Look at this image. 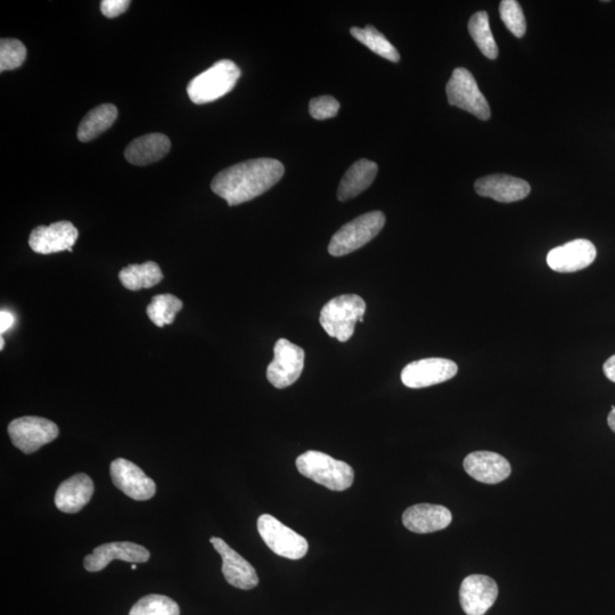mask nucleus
Instances as JSON below:
<instances>
[{
	"label": "nucleus",
	"instance_id": "nucleus-7",
	"mask_svg": "<svg viewBox=\"0 0 615 615\" xmlns=\"http://www.w3.org/2000/svg\"><path fill=\"white\" fill-rule=\"evenodd\" d=\"M258 531L265 544L278 556L289 560H300L308 553L307 539L286 527L272 515L260 516Z\"/></svg>",
	"mask_w": 615,
	"mask_h": 615
},
{
	"label": "nucleus",
	"instance_id": "nucleus-23",
	"mask_svg": "<svg viewBox=\"0 0 615 615\" xmlns=\"http://www.w3.org/2000/svg\"><path fill=\"white\" fill-rule=\"evenodd\" d=\"M118 118V109L113 104H102L87 113L78 128V139L82 143L93 141L113 126Z\"/></svg>",
	"mask_w": 615,
	"mask_h": 615
},
{
	"label": "nucleus",
	"instance_id": "nucleus-3",
	"mask_svg": "<svg viewBox=\"0 0 615 615\" xmlns=\"http://www.w3.org/2000/svg\"><path fill=\"white\" fill-rule=\"evenodd\" d=\"M365 313L366 303L359 295H340L326 303L319 322L331 338L347 342L354 335L356 324L364 322Z\"/></svg>",
	"mask_w": 615,
	"mask_h": 615
},
{
	"label": "nucleus",
	"instance_id": "nucleus-8",
	"mask_svg": "<svg viewBox=\"0 0 615 615\" xmlns=\"http://www.w3.org/2000/svg\"><path fill=\"white\" fill-rule=\"evenodd\" d=\"M7 431L13 445L24 454L35 453L41 447L54 441L60 433L54 422L36 416L16 418L8 425Z\"/></svg>",
	"mask_w": 615,
	"mask_h": 615
},
{
	"label": "nucleus",
	"instance_id": "nucleus-24",
	"mask_svg": "<svg viewBox=\"0 0 615 615\" xmlns=\"http://www.w3.org/2000/svg\"><path fill=\"white\" fill-rule=\"evenodd\" d=\"M119 280L129 291L150 289L163 280V274L158 264L147 261L142 265H130L119 273Z\"/></svg>",
	"mask_w": 615,
	"mask_h": 615
},
{
	"label": "nucleus",
	"instance_id": "nucleus-29",
	"mask_svg": "<svg viewBox=\"0 0 615 615\" xmlns=\"http://www.w3.org/2000/svg\"><path fill=\"white\" fill-rule=\"evenodd\" d=\"M27 59V48L18 39L0 41V71H11L21 67Z\"/></svg>",
	"mask_w": 615,
	"mask_h": 615
},
{
	"label": "nucleus",
	"instance_id": "nucleus-1",
	"mask_svg": "<svg viewBox=\"0 0 615 615\" xmlns=\"http://www.w3.org/2000/svg\"><path fill=\"white\" fill-rule=\"evenodd\" d=\"M283 163L275 159H253L229 167L213 178L211 190L229 207L258 198L284 176Z\"/></svg>",
	"mask_w": 615,
	"mask_h": 615
},
{
	"label": "nucleus",
	"instance_id": "nucleus-2",
	"mask_svg": "<svg viewBox=\"0 0 615 615\" xmlns=\"http://www.w3.org/2000/svg\"><path fill=\"white\" fill-rule=\"evenodd\" d=\"M297 469L303 477L333 491L347 490L355 480V472L349 464L321 451L309 450L300 455Z\"/></svg>",
	"mask_w": 615,
	"mask_h": 615
},
{
	"label": "nucleus",
	"instance_id": "nucleus-10",
	"mask_svg": "<svg viewBox=\"0 0 615 615\" xmlns=\"http://www.w3.org/2000/svg\"><path fill=\"white\" fill-rule=\"evenodd\" d=\"M458 366L445 358H426L408 364L401 372V381L410 389L429 388L456 376Z\"/></svg>",
	"mask_w": 615,
	"mask_h": 615
},
{
	"label": "nucleus",
	"instance_id": "nucleus-36",
	"mask_svg": "<svg viewBox=\"0 0 615 615\" xmlns=\"http://www.w3.org/2000/svg\"><path fill=\"white\" fill-rule=\"evenodd\" d=\"M4 346H5V341H4V338H3V335H2V338H0V349L3 350Z\"/></svg>",
	"mask_w": 615,
	"mask_h": 615
},
{
	"label": "nucleus",
	"instance_id": "nucleus-6",
	"mask_svg": "<svg viewBox=\"0 0 615 615\" xmlns=\"http://www.w3.org/2000/svg\"><path fill=\"white\" fill-rule=\"evenodd\" d=\"M448 102L456 108L470 112L480 120L486 121L491 116L490 106L485 95L469 70L457 68L448 81Z\"/></svg>",
	"mask_w": 615,
	"mask_h": 615
},
{
	"label": "nucleus",
	"instance_id": "nucleus-26",
	"mask_svg": "<svg viewBox=\"0 0 615 615\" xmlns=\"http://www.w3.org/2000/svg\"><path fill=\"white\" fill-rule=\"evenodd\" d=\"M470 35L479 47L481 53L490 60H496L499 49L490 29L487 12L473 14L469 22Z\"/></svg>",
	"mask_w": 615,
	"mask_h": 615
},
{
	"label": "nucleus",
	"instance_id": "nucleus-34",
	"mask_svg": "<svg viewBox=\"0 0 615 615\" xmlns=\"http://www.w3.org/2000/svg\"><path fill=\"white\" fill-rule=\"evenodd\" d=\"M603 371L611 382L615 383V355L606 360Z\"/></svg>",
	"mask_w": 615,
	"mask_h": 615
},
{
	"label": "nucleus",
	"instance_id": "nucleus-20",
	"mask_svg": "<svg viewBox=\"0 0 615 615\" xmlns=\"http://www.w3.org/2000/svg\"><path fill=\"white\" fill-rule=\"evenodd\" d=\"M93 494V480L87 474L78 473L57 489L55 505L63 513H78L90 502Z\"/></svg>",
	"mask_w": 615,
	"mask_h": 615
},
{
	"label": "nucleus",
	"instance_id": "nucleus-4",
	"mask_svg": "<svg viewBox=\"0 0 615 615\" xmlns=\"http://www.w3.org/2000/svg\"><path fill=\"white\" fill-rule=\"evenodd\" d=\"M241 70L229 60H220L196 76L187 86V94L195 104H208L231 93Z\"/></svg>",
	"mask_w": 615,
	"mask_h": 615
},
{
	"label": "nucleus",
	"instance_id": "nucleus-18",
	"mask_svg": "<svg viewBox=\"0 0 615 615\" xmlns=\"http://www.w3.org/2000/svg\"><path fill=\"white\" fill-rule=\"evenodd\" d=\"M475 192L482 198L500 203H513L526 199L531 187L526 180L508 175H491L475 182Z\"/></svg>",
	"mask_w": 615,
	"mask_h": 615
},
{
	"label": "nucleus",
	"instance_id": "nucleus-14",
	"mask_svg": "<svg viewBox=\"0 0 615 615\" xmlns=\"http://www.w3.org/2000/svg\"><path fill=\"white\" fill-rule=\"evenodd\" d=\"M79 237L78 229L70 221H59L51 226H38L32 231L29 245L39 254L72 251Z\"/></svg>",
	"mask_w": 615,
	"mask_h": 615
},
{
	"label": "nucleus",
	"instance_id": "nucleus-12",
	"mask_svg": "<svg viewBox=\"0 0 615 615\" xmlns=\"http://www.w3.org/2000/svg\"><path fill=\"white\" fill-rule=\"evenodd\" d=\"M497 597L496 581L483 574H473L465 578L459 589V600L467 615H485L495 604Z\"/></svg>",
	"mask_w": 615,
	"mask_h": 615
},
{
	"label": "nucleus",
	"instance_id": "nucleus-16",
	"mask_svg": "<svg viewBox=\"0 0 615 615\" xmlns=\"http://www.w3.org/2000/svg\"><path fill=\"white\" fill-rule=\"evenodd\" d=\"M150 552L141 545L121 541L98 546L92 554L85 557L84 567L89 572L102 571L110 562L121 560L129 563H145L150 560Z\"/></svg>",
	"mask_w": 615,
	"mask_h": 615
},
{
	"label": "nucleus",
	"instance_id": "nucleus-21",
	"mask_svg": "<svg viewBox=\"0 0 615 615\" xmlns=\"http://www.w3.org/2000/svg\"><path fill=\"white\" fill-rule=\"evenodd\" d=\"M170 139L163 134H149L131 142L125 151L126 160L135 166L158 162L169 153Z\"/></svg>",
	"mask_w": 615,
	"mask_h": 615
},
{
	"label": "nucleus",
	"instance_id": "nucleus-35",
	"mask_svg": "<svg viewBox=\"0 0 615 615\" xmlns=\"http://www.w3.org/2000/svg\"><path fill=\"white\" fill-rule=\"evenodd\" d=\"M608 423H609L610 429L615 433V406L614 408H612L609 414Z\"/></svg>",
	"mask_w": 615,
	"mask_h": 615
},
{
	"label": "nucleus",
	"instance_id": "nucleus-11",
	"mask_svg": "<svg viewBox=\"0 0 615 615\" xmlns=\"http://www.w3.org/2000/svg\"><path fill=\"white\" fill-rule=\"evenodd\" d=\"M110 473L114 486L134 500H149L157 491L155 482L125 458L112 462Z\"/></svg>",
	"mask_w": 615,
	"mask_h": 615
},
{
	"label": "nucleus",
	"instance_id": "nucleus-15",
	"mask_svg": "<svg viewBox=\"0 0 615 615\" xmlns=\"http://www.w3.org/2000/svg\"><path fill=\"white\" fill-rule=\"evenodd\" d=\"M210 543L223 559V573L229 585L243 590H251L258 586L256 569L242 555L235 552L223 539L212 537Z\"/></svg>",
	"mask_w": 615,
	"mask_h": 615
},
{
	"label": "nucleus",
	"instance_id": "nucleus-30",
	"mask_svg": "<svg viewBox=\"0 0 615 615\" xmlns=\"http://www.w3.org/2000/svg\"><path fill=\"white\" fill-rule=\"evenodd\" d=\"M500 18L515 37L522 38L527 31V21L519 2L503 0L499 5Z\"/></svg>",
	"mask_w": 615,
	"mask_h": 615
},
{
	"label": "nucleus",
	"instance_id": "nucleus-33",
	"mask_svg": "<svg viewBox=\"0 0 615 615\" xmlns=\"http://www.w3.org/2000/svg\"><path fill=\"white\" fill-rule=\"evenodd\" d=\"M15 322V318L10 311L2 310L0 313V333L4 334L6 331L10 330Z\"/></svg>",
	"mask_w": 615,
	"mask_h": 615
},
{
	"label": "nucleus",
	"instance_id": "nucleus-19",
	"mask_svg": "<svg viewBox=\"0 0 615 615\" xmlns=\"http://www.w3.org/2000/svg\"><path fill=\"white\" fill-rule=\"evenodd\" d=\"M453 520L447 507L418 504L407 508L403 514L405 528L415 533H432L446 529Z\"/></svg>",
	"mask_w": 615,
	"mask_h": 615
},
{
	"label": "nucleus",
	"instance_id": "nucleus-5",
	"mask_svg": "<svg viewBox=\"0 0 615 615\" xmlns=\"http://www.w3.org/2000/svg\"><path fill=\"white\" fill-rule=\"evenodd\" d=\"M385 225V216L381 211L365 213V215L350 221L336 232L328 252L333 257L347 256L352 252L363 248L364 245L375 239Z\"/></svg>",
	"mask_w": 615,
	"mask_h": 615
},
{
	"label": "nucleus",
	"instance_id": "nucleus-22",
	"mask_svg": "<svg viewBox=\"0 0 615 615\" xmlns=\"http://www.w3.org/2000/svg\"><path fill=\"white\" fill-rule=\"evenodd\" d=\"M377 172H379V166L373 161L362 159L352 164L341 180L338 199L346 202L356 198L373 184Z\"/></svg>",
	"mask_w": 615,
	"mask_h": 615
},
{
	"label": "nucleus",
	"instance_id": "nucleus-31",
	"mask_svg": "<svg viewBox=\"0 0 615 615\" xmlns=\"http://www.w3.org/2000/svg\"><path fill=\"white\" fill-rule=\"evenodd\" d=\"M340 103L332 96L313 98L309 103L310 116L316 120H326L338 116Z\"/></svg>",
	"mask_w": 615,
	"mask_h": 615
},
{
	"label": "nucleus",
	"instance_id": "nucleus-27",
	"mask_svg": "<svg viewBox=\"0 0 615 615\" xmlns=\"http://www.w3.org/2000/svg\"><path fill=\"white\" fill-rule=\"evenodd\" d=\"M182 309V300L172 294H161L155 295L150 306L147 307L146 313L154 325L163 327L174 323L177 314Z\"/></svg>",
	"mask_w": 615,
	"mask_h": 615
},
{
	"label": "nucleus",
	"instance_id": "nucleus-13",
	"mask_svg": "<svg viewBox=\"0 0 615 615\" xmlns=\"http://www.w3.org/2000/svg\"><path fill=\"white\" fill-rule=\"evenodd\" d=\"M595 245L588 240H574L549 251L547 264L557 273H576L593 264Z\"/></svg>",
	"mask_w": 615,
	"mask_h": 615
},
{
	"label": "nucleus",
	"instance_id": "nucleus-25",
	"mask_svg": "<svg viewBox=\"0 0 615 615\" xmlns=\"http://www.w3.org/2000/svg\"><path fill=\"white\" fill-rule=\"evenodd\" d=\"M350 34L352 37H355L359 43H362L371 49L373 53L383 57V59L395 63L400 61V54L397 48L373 26H367L364 29L352 28Z\"/></svg>",
	"mask_w": 615,
	"mask_h": 615
},
{
	"label": "nucleus",
	"instance_id": "nucleus-9",
	"mask_svg": "<svg viewBox=\"0 0 615 615\" xmlns=\"http://www.w3.org/2000/svg\"><path fill=\"white\" fill-rule=\"evenodd\" d=\"M305 367V351L286 339L274 347V359L267 368V379L277 389L290 387L299 380Z\"/></svg>",
	"mask_w": 615,
	"mask_h": 615
},
{
	"label": "nucleus",
	"instance_id": "nucleus-28",
	"mask_svg": "<svg viewBox=\"0 0 615 615\" xmlns=\"http://www.w3.org/2000/svg\"><path fill=\"white\" fill-rule=\"evenodd\" d=\"M129 615H180V609L170 597L152 594L141 598Z\"/></svg>",
	"mask_w": 615,
	"mask_h": 615
},
{
	"label": "nucleus",
	"instance_id": "nucleus-32",
	"mask_svg": "<svg viewBox=\"0 0 615 615\" xmlns=\"http://www.w3.org/2000/svg\"><path fill=\"white\" fill-rule=\"evenodd\" d=\"M129 0H103L101 12L105 18L114 19L125 13L129 8Z\"/></svg>",
	"mask_w": 615,
	"mask_h": 615
},
{
	"label": "nucleus",
	"instance_id": "nucleus-37",
	"mask_svg": "<svg viewBox=\"0 0 615 615\" xmlns=\"http://www.w3.org/2000/svg\"><path fill=\"white\" fill-rule=\"evenodd\" d=\"M131 569L136 570L137 569V565L136 564L131 565Z\"/></svg>",
	"mask_w": 615,
	"mask_h": 615
},
{
	"label": "nucleus",
	"instance_id": "nucleus-17",
	"mask_svg": "<svg viewBox=\"0 0 615 615\" xmlns=\"http://www.w3.org/2000/svg\"><path fill=\"white\" fill-rule=\"evenodd\" d=\"M463 465L470 477L486 485H497L512 473L510 462L491 451H474L466 456Z\"/></svg>",
	"mask_w": 615,
	"mask_h": 615
}]
</instances>
